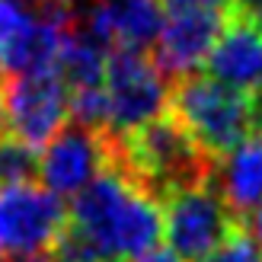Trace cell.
<instances>
[{
	"label": "cell",
	"instance_id": "1",
	"mask_svg": "<svg viewBox=\"0 0 262 262\" xmlns=\"http://www.w3.org/2000/svg\"><path fill=\"white\" fill-rule=\"evenodd\" d=\"M64 237L99 262H125L154 250L163 237V208L122 163L74 195Z\"/></svg>",
	"mask_w": 262,
	"mask_h": 262
},
{
	"label": "cell",
	"instance_id": "2",
	"mask_svg": "<svg viewBox=\"0 0 262 262\" xmlns=\"http://www.w3.org/2000/svg\"><path fill=\"white\" fill-rule=\"evenodd\" d=\"M169 109L205 157H224L262 128V99L214 80L211 74L182 77L169 90Z\"/></svg>",
	"mask_w": 262,
	"mask_h": 262
},
{
	"label": "cell",
	"instance_id": "3",
	"mask_svg": "<svg viewBox=\"0 0 262 262\" xmlns=\"http://www.w3.org/2000/svg\"><path fill=\"white\" fill-rule=\"evenodd\" d=\"M115 141V163H122L150 192H176L192 182L211 179V157H205L195 141L182 131L173 115H160Z\"/></svg>",
	"mask_w": 262,
	"mask_h": 262
},
{
	"label": "cell",
	"instance_id": "4",
	"mask_svg": "<svg viewBox=\"0 0 262 262\" xmlns=\"http://www.w3.org/2000/svg\"><path fill=\"white\" fill-rule=\"evenodd\" d=\"M71 32V0H0V77L58 71Z\"/></svg>",
	"mask_w": 262,
	"mask_h": 262
},
{
	"label": "cell",
	"instance_id": "5",
	"mask_svg": "<svg viewBox=\"0 0 262 262\" xmlns=\"http://www.w3.org/2000/svg\"><path fill=\"white\" fill-rule=\"evenodd\" d=\"M64 227V199L42 182L0 186V262H55Z\"/></svg>",
	"mask_w": 262,
	"mask_h": 262
},
{
	"label": "cell",
	"instance_id": "6",
	"mask_svg": "<svg viewBox=\"0 0 262 262\" xmlns=\"http://www.w3.org/2000/svg\"><path fill=\"white\" fill-rule=\"evenodd\" d=\"M102 99H106L102 131H109V138H125L135 128L166 115V74L144 51H109L106 74H102Z\"/></svg>",
	"mask_w": 262,
	"mask_h": 262
},
{
	"label": "cell",
	"instance_id": "7",
	"mask_svg": "<svg viewBox=\"0 0 262 262\" xmlns=\"http://www.w3.org/2000/svg\"><path fill=\"white\" fill-rule=\"evenodd\" d=\"M237 227L230 205L221 199L211 179L192 182L166 195L163 205V237L182 262H195Z\"/></svg>",
	"mask_w": 262,
	"mask_h": 262
},
{
	"label": "cell",
	"instance_id": "8",
	"mask_svg": "<svg viewBox=\"0 0 262 262\" xmlns=\"http://www.w3.org/2000/svg\"><path fill=\"white\" fill-rule=\"evenodd\" d=\"M4 106H7V135L29 144L32 150H42L68 125L71 93L58 71H32L7 80Z\"/></svg>",
	"mask_w": 262,
	"mask_h": 262
},
{
	"label": "cell",
	"instance_id": "9",
	"mask_svg": "<svg viewBox=\"0 0 262 262\" xmlns=\"http://www.w3.org/2000/svg\"><path fill=\"white\" fill-rule=\"evenodd\" d=\"M115 163V141L90 125H64L38 154V179L58 199H74Z\"/></svg>",
	"mask_w": 262,
	"mask_h": 262
},
{
	"label": "cell",
	"instance_id": "10",
	"mask_svg": "<svg viewBox=\"0 0 262 262\" xmlns=\"http://www.w3.org/2000/svg\"><path fill=\"white\" fill-rule=\"evenodd\" d=\"M163 19V0H83L74 26L106 51H147Z\"/></svg>",
	"mask_w": 262,
	"mask_h": 262
},
{
	"label": "cell",
	"instance_id": "11",
	"mask_svg": "<svg viewBox=\"0 0 262 262\" xmlns=\"http://www.w3.org/2000/svg\"><path fill=\"white\" fill-rule=\"evenodd\" d=\"M221 29H224V13L217 10H169L154 42V61L163 74L189 77L208 61Z\"/></svg>",
	"mask_w": 262,
	"mask_h": 262
},
{
	"label": "cell",
	"instance_id": "12",
	"mask_svg": "<svg viewBox=\"0 0 262 262\" xmlns=\"http://www.w3.org/2000/svg\"><path fill=\"white\" fill-rule=\"evenodd\" d=\"M205 64L214 80L262 99V23L233 13Z\"/></svg>",
	"mask_w": 262,
	"mask_h": 262
},
{
	"label": "cell",
	"instance_id": "13",
	"mask_svg": "<svg viewBox=\"0 0 262 262\" xmlns=\"http://www.w3.org/2000/svg\"><path fill=\"white\" fill-rule=\"evenodd\" d=\"M214 189L230 205L233 214H250L253 208L262 205V131L224 154Z\"/></svg>",
	"mask_w": 262,
	"mask_h": 262
},
{
	"label": "cell",
	"instance_id": "14",
	"mask_svg": "<svg viewBox=\"0 0 262 262\" xmlns=\"http://www.w3.org/2000/svg\"><path fill=\"white\" fill-rule=\"evenodd\" d=\"M38 176V150L16 138H0V186L10 182H29Z\"/></svg>",
	"mask_w": 262,
	"mask_h": 262
},
{
	"label": "cell",
	"instance_id": "15",
	"mask_svg": "<svg viewBox=\"0 0 262 262\" xmlns=\"http://www.w3.org/2000/svg\"><path fill=\"white\" fill-rule=\"evenodd\" d=\"M195 262H262V243L250 230L233 227L211 253H205Z\"/></svg>",
	"mask_w": 262,
	"mask_h": 262
},
{
	"label": "cell",
	"instance_id": "16",
	"mask_svg": "<svg viewBox=\"0 0 262 262\" xmlns=\"http://www.w3.org/2000/svg\"><path fill=\"white\" fill-rule=\"evenodd\" d=\"M166 10H217L227 13L233 10V0H163Z\"/></svg>",
	"mask_w": 262,
	"mask_h": 262
},
{
	"label": "cell",
	"instance_id": "17",
	"mask_svg": "<svg viewBox=\"0 0 262 262\" xmlns=\"http://www.w3.org/2000/svg\"><path fill=\"white\" fill-rule=\"evenodd\" d=\"M125 262H182L173 250H160V246H154V250H147V253H141V256H135V259H125Z\"/></svg>",
	"mask_w": 262,
	"mask_h": 262
},
{
	"label": "cell",
	"instance_id": "18",
	"mask_svg": "<svg viewBox=\"0 0 262 262\" xmlns=\"http://www.w3.org/2000/svg\"><path fill=\"white\" fill-rule=\"evenodd\" d=\"M7 135V106H4V86H0V138Z\"/></svg>",
	"mask_w": 262,
	"mask_h": 262
}]
</instances>
